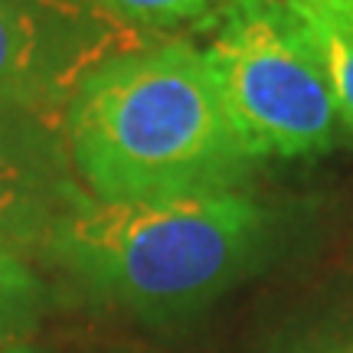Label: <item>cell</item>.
Returning a JSON list of instances; mask_svg holds the SVG:
<instances>
[{"mask_svg":"<svg viewBox=\"0 0 353 353\" xmlns=\"http://www.w3.org/2000/svg\"><path fill=\"white\" fill-rule=\"evenodd\" d=\"M63 134L82 190L101 203L239 190L259 161L187 39L99 63L65 105Z\"/></svg>","mask_w":353,"mask_h":353,"instance_id":"obj_1","label":"cell"},{"mask_svg":"<svg viewBox=\"0 0 353 353\" xmlns=\"http://www.w3.org/2000/svg\"><path fill=\"white\" fill-rule=\"evenodd\" d=\"M268 239V213L242 190L157 200H85L65 216L46 255L114 304L176 314L239 281Z\"/></svg>","mask_w":353,"mask_h":353,"instance_id":"obj_2","label":"cell"},{"mask_svg":"<svg viewBox=\"0 0 353 353\" xmlns=\"http://www.w3.org/2000/svg\"><path fill=\"white\" fill-rule=\"evenodd\" d=\"M210 30L200 52L242 144L259 161L327 151L341 118L288 0H226Z\"/></svg>","mask_w":353,"mask_h":353,"instance_id":"obj_3","label":"cell"},{"mask_svg":"<svg viewBox=\"0 0 353 353\" xmlns=\"http://www.w3.org/2000/svg\"><path fill=\"white\" fill-rule=\"evenodd\" d=\"M114 26L72 0H0V105L59 118L95 65L131 50Z\"/></svg>","mask_w":353,"mask_h":353,"instance_id":"obj_4","label":"cell"},{"mask_svg":"<svg viewBox=\"0 0 353 353\" xmlns=\"http://www.w3.org/2000/svg\"><path fill=\"white\" fill-rule=\"evenodd\" d=\"M85 196L63 118L0 105V249L20 259L46 252L59 223Z\"/></svg>","mask_w":353,"mask_h":353,"instance_id":"obj_5","label":"cell"},{"mask_svg":"<svg viewBox=\"0 0 353 353\" xmlns=\"http://www.w3.org/2000/svg\"><path fill=\"white\" fill-rule=\"evenodd\" d=\"M291 3V0H288ZM324 65L341 125L353 134V0L291 3Z\"/></svg>","mask_w":353,"mask_h":353,"instance_id":"obj_6","label":"cell"},{"mask_svg":"<svg viewBox=\"0 0 353 353\" xmlns=\"http://www.w3.org/2000/svg\"><path fill=\"white\" fill-rule=\"evenodd\" d=\"M72 3L121 26L170 30L183 23H210L226 0H72Z\"/></svg>","mask_w":353,"mask_h":353,"instance_id":"obj_7","label":"cell"},{"mask_svg":"<svg viewBox=\"0 0 353 353\" xmlns=\"http://www.w3.org/2000/svg\"><path fill=\"white\" fill-rule=\"evenodd\" d=\"M43 288L26 259L0 249V347L37 324Z\"/></svg>","mask_w":353,"mask_h":353,"instance_id":"obj_8","label":"cell"},{"mask_svg":"<svg viewBox=\"0 0 353 353\" xmlns=\"http://www.w3.org/2000/svg\"><path fill=\"white\" fill-rule=\"evenodd\" d=\"M291 353H353V337H327L317 343H304Z\"/></svg>","mask_w":353,"mask_h":353,"instance_id":"obj_9","label":"cell"},{"mask_svg":"<svg viewBox=\"0 0 353 353\" xmlns=\"http://www.w3.org/2000/svg\"><path fill=\"white\" fill-rule=\"evenodd\" d=\"M0 353H26L23 347H10V343H3V347H0Z\"/></svg>","mask_w":353,"mask_h":353,"instance_id":"obj_10","label":"cell"},{"mask_svg":"<svg viewBox=\"0 0 353 353\" xmlns=\"http://www.w3.org/2000/svg\"><path fill=\"white\" fill-rule=\"evenodd\" d=\"M291 3H327V0H291Z\"/></svg>","mask_w":353,"mask_h":353,"instance_id":"obj_11","label":"cell"}]
</instances>
